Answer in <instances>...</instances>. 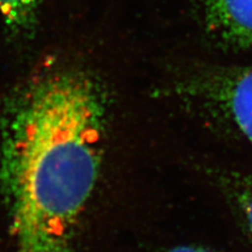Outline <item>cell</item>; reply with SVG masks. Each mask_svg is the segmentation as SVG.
I'll return each instance as SVG.
<instances>
[{
  "label": "cell",
  "instance_id": "obj_1",
  "mask_svg": "<svg viewBox=\"0 0 252 252\" xmlns=\"http://www.w3.org/2000/svg\"><path fill=\"white\" fill-rule=\"evenodd\" d=\"M105 92L82 70L34 79L5 112L0 185L17 252H70L96 186Z\"/></svg>",
  "mask_w": 252,
  "mask_h": 252
},
{
  "label": "cell",
  "instance_id": "obj_2",
  "mask_svg": "<svg viewBox=\"0 0 252 252\" xmlns=\"http://www.w3.org/2000/svg\"><path fill=\"white\" fill-rule=\"evenodd\" d=\"M198 85L212 108L252 144V66L219 72Z\"/></svg>",
  "mask_w": 252,
  "mask_h": 252
},
{
  "label": "cell",
  "instance_id": "obj_3",
  "mask_svg": "<svg viewBox=\"0 0 252 252\" xmlns=\"http://www.w3.org/2000/svg\"><path fill=\"white\" fill-rule=\"evenodd\" d=\"M210 29L229 44L252 51V0H202Z\"/></svg>",
  "mask_w": 252,
  "mask_h": 252
},
{
  "label": "cell",
  "instance_id": "obj_4",
  "mask_svg": "<svg viewBox=\"0 0 252 252\" xmlns=\"http://www.w3.org/2000/svg\"><path fill=\"white\" fill-rule=\"evenodd\" d=\"M42 0H0V14L11 28L18 31L34 26Z\"/></svg>",
  "mask_w": 252,
  "mask_h": 252
},
{
  "label": "cell",
  "instance_id": "obj_5",
  "mask_svg": "<svg viewBox=\"0 0 252 252\" xmlns=\"http://www.w3.org/2000/svg\"><path fill=\"white\" fill-rule=\"evenodd\" d=\"M240 207L249 232L252 235V179L247 183L239 198Z\"/></svg>",
  "mask_w": 252,
  "mask_h": 252
},
{
  "label": "cell",
  "instance_id": "obj_6",
  "mask_svg": "<svg viewBox=\"0 0 252 252\" xmlns=\"http://www.w3.org/2000/svg\"><path fill=\"white\" fill-rule=\"evenodd\" d=\"M166 252H212L208 249H205L198 246H179L169 249Z\"/></svg>",
  "mask_w": 252,
  "mask_h": 252
}]
</instances>
